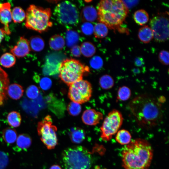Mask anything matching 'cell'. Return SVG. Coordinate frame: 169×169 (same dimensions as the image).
I'll list each match as a JSON object with an SVG mask.
<instances>
[{"label": "cell", "mask_w": 169, "mask_h": 169, "mask_svg": "<svg viewBox=\"0 0 169 169\" xmlns=\"http://www.w3.org/2000/svg\"><path fill=\"white\" fill-rule=\"evenodd\" d=\"M129 109L141 127L149 129L160 123L163 118L162 104L152 95L144 94L132 99Z\"/></svg>", "instance_id": "obj_1"}, {"label": "cell", "mask_w": 169, "mask_h": 169, "mask_svg": "<svg viewBox=\"0 0 169 169\" xmlns=\"http://www.w3.org/2000/svg\"><path fill=\"white\" fill-rule=\"evenodd\" d=\"M153 157V150L146 140L137 138L131 141L122 151V166L124 169H147Z\"/></svg>", "instance_id": "obj_2"}, {"label": "cell", "mask_w": 169, "mask_h": 169, "mask_svg": "<svg viewBox=\"0 0 169 169\" xmlns=\"http://www.w3.org/2000/svg\"><path fill=\"white\" fill-rule=\"evenodd\" d=\"M97 8L100 22L112 29L116 28L122 24L128 13V9L122 0H101Z\"/></svg>", "instance_id": "obj_3"}, {"label": "cell", "mask_w": 169, "mask_h": 169, "mask_svg": "<svg viewBox=\"0 0 169 169\" xmlns=\"http://www.w3.org/2000/svg\"><path fill=\"white\" fill-rule=\"evenodd\" d=\"M62 159L65 169H90L93 162L91 153L81 146L65 149L62 153Z\"/></svg>", "instance_id": "obj_4"}, {"label": "cell", "mask_w": 169, "mask_h": 169, "mask_svg": "<svg viewBox=\"0 0 169 169\" xmlns=\"http://www.w3.org/2000/svg\"><path fill=\"white\" fill-rule=\"evenodd\" d=\"M51 15L50 8L30 5L26 10L25 26L40 33L46 31L53 25L50 21Z\"/></svg>", "instance_id": "obj_5"}, {"label": "cell", "mask_w": 169, "mask_h": 169, "mask_svg": "<svg viewBox=\"0 0 169 169\" xmlns=\"http://www.w3.org/2000/svg\"><path fill=\"white\" fill-rule=\"evenodd\" d=\"M59 76L69 86L74 83L83 79L84 75L90 71L89 67L79 61L73 59H66L60 64Z\"/></svg>", "instance_id": "obj_6"}, {"label": "cell", "mask_w": 169, "mask_h": 169, "mask_svg": "<svg viewBox=\"0 0 169 169\" xmlns=\"http://www.w3.org/2000/svg\"><path fill=\"white\" fill-rule=\"evenodd\" d=\"M54 14L60 24L68 26H75L79 21V13L76 6L69 1L60 3L54 8Z\"/></svg>", "instance_id": "obj_7"}, {"label": "cell", "mask_w": 169, "mask_h": 169, "mask_svg": "<svg viewBox=\"0 0 169 169\" xmlns=\"http://www.w3.org/2000/svg\"><path fill=\"white\" fill-rule=\"evenodd\" d=\"M124 118L121 112L114 109L110 111L105 118L100 128V137L108 141L119 131L121 126Z\"/></svg>", "instance_id": "obj_8"}, {"label": "cell", "mask_w": 169, "mask_h": 169, "mask_svg": "<svg viewBox=\"0 0 169 169\" xmlns=\"http://www.w3.org/2000/svg\"><path fill=\"white\" fill-rule=\"evenodd\" d=\"M37 131L40 139L49 150L54 149L58 143L57 128L53 125L51 117L48 115L38 122Z\"/></svg>", "instance_id": "obj_9"}, {"label": "cell", "mask_w": 169, "mask_h": 169, "mask_svg": "<svg viewBox=\"0 0 169 169\" xmlns=\"http://www.w3.org/2000/svg\"><path fill=\"white\" fill-rule=\"evenodd\" d=\"M69 86L68 96L72 101L82 104L88 102L91 96L92 86L87 80H78Z\"/></svg>", "instance_id": "obj_10"}, {"label": "cell", "mask_w": 169, "mask_h": 169, "mask_svg": "<svg viewBox=\"0 0 169 169\" xmlns=\"http://www.w3.org/2000/svg\"><path fill=\"white\" fill-rule=\"evenodd\" d=\"M150 25L156 41L163 42L168 39L169 20L166 15L161 14L154 16L151 19Z\"/></svg>", "instance_id": "obj_11"}, {"label": "cell", "mask_w": 169, "mask_h": 169, "mask_svg": "<svg viewBox=\"0 0 169 169\" xmlns=\"http://www.w3.org/2000/svg\"><path fill=\"white\" fill-rule=\"evenodd\" d=\"M11 7V4L9 2L0 3V21L3 25V29L7 35L11 33L9 26L12 20Z\"/></svg>", "instance_id": "obj_12"}, {"label": "cell", "mask_w": 169, "mask_h": 169, "mask_svg": "<svg viewBox=\"0 0 169 169\" xmlns=\"http://www.w3.org/2000/svg\"><path fill=\"white\" fill-rule=\"evenodd\" d=\"M30 50L29 41L24 37H21L16 45L11 49L10 52L15 57L21 58L28 55Z\"/></svg>", "instance_id": "obj_13"}, {"label": "cell", "mask_w": 169, "mask_h": 169, "mask_svg": "<svg viewBox=\"0 0 169 169\" xmlns=\"http://www.w3.org/2000/svg\"><path fill=\"white\" fill-rule=\"evenodd\" d=\"M81 118L82 121L85 124L95 125L99 123L103 119V114L95 109H89L83 112Z\"/></svg>", "instance_id": "obj_14"}, {"label": "cell", "mask_w": 169, "mask_h": 169, "mask_svg": "<svg viewBox=\"0 0 169 169\" xmlns=\"http://www.w3.org/2000/svg\"><path fill=\"white\" fill-rule=\"evenodd\" d=\"M9 80L7 73L0 67V105L6 97Z\"/></svg>", "instance_id": "obj_15"}, {"label": "cell", "mask_w": 169, "mask_h": 169, "mask_svg": "<svg viewBox=\"0 0 169 169\" xmlns=\"http://www.w3.org/2000/svg\"><path fill=\"white\" fill-rule=\"evenodd\" d=\"M31 143L32 139L28 135L25 134H20L17 137L15 150L18 151L26 150L30 146Z\"/></svg>", "instance_id": "obj_16"}, {"label": "cell", "mask_w": 169, "mask_h": 169, "mask_svg": "<svg viewBox=\"0 0 169 169\" xmlns=\"http://www.w3.org/2000/svg\"><path fill=\"white\" fill-rule=\"evenodd\" d=\"M81 17L83 21L93 22L97 18V12L93 6H87L82 9Z\"/></svg>", "instance_id": "obj_17"}, {"label": "cell", "mask_w": 169, "mask_h": 169, "mask_svg": "<svg viewBox=\"0 0 169 169\" xmlns=\"http://www.w3.org/2000/svg\"><path fill=\"white\" fill-rule=\"evenodd\" d=\"M69 136L73 142L79 144L81 143L84 140L85 133L82 128L74 127L71 129L69 133Z\"/></svg>", "instance_id": "obj_18"}, {"label": "cell", "mask_w": 169, "mask_h": 169, "mask_svg": "<svg viewBox=\"0 0 169 169\" xmlns=\"http://www.w3.org/2000/svg\"><path fill=\"white\" fill-rule=\"evenodd\" d=\"M138 36L140 41L144 43H149L154 38L151 28L147 25L143 26L139 29Z\"/></svg>", "instance_id": "obj_19"}, {"label": "cell", "mask_w": 169, "mask_h": 169, "mask_svg": "<svg viewBox=\"0 0 169 169\" xmlns=\"http://www.w3.org/2000/svg\"><path fill=\"white\" fill-rule=\"evenodd\" d=\"M7 93L11 98L17 100L19 99L23 96V90L21 85L14 83L8 86Z\"/></svg>", "instance_id": "obj_20"}, {"label": "cell", "mask_w": 169, "mask_h": 169, "mask_svg": "<svg viewBox=\"0 0 169 169\" xmlns=\"http://www.w3.org/2000/svg\"><path fill=\"white\" fill-rule=\"evenodd\" d=\"M65 40L63 37L59 34L52 36L49 41L50 48L53 50L56 51L62 49L65 45Z\"/></svg>", "instance_id": "obj_21"}, {"label": "cell", "mask_w": 169, "mask_h": 169, "mask_svg": "<svg viewBox=\"0 0 169 169\" xmlns=\"http://www.w3.org/2000/svg\"><path fill=\"white\" fill-rule=\"evenodd\" d=\"M29 42L30 49L33 51L39 52L44 48V41L39 36H34L32 37Z\"/></svg>", "instance_id": "obj_22"}, {"label": "cell", "mask_w": 169, "mask_h": 169, "mask_svg": "<svg viewBox=\"0 0 169 169\" xmlns=\"http://www.w3.org/2000/svg\"><path fill=\"white\" fill-rule=\"evenodd\" d=\"M116 141L121 145H127L131 141V136L130 132L125 129H121L116 133Z\"/></svg>", "instance_id": "obj_23"}, {"label": "cell", "mask_w": 169, "mask_h": 169, "mask_svg": "<svg viewBox=\"0 0 169 169\" xmlns=\"http://www.w3.org/2000/svg\"><path fill=\"white\" fill-rule=\"evenodd\" d=\"M16 61L15 57L12 53H6L0 58V64L3 67L9 68L12 67Z\"/></svg>", "instance_id": "obj_24"}, {"label": "cell", "mask_w": 169, "mask_h": 169, "mask_svg": "<svg viewBox=\"0 0 169 169\" xmlns=\"http://www.w3.org/2000/svg\"><path fill=\"white\" fill-rule=\"evenodd\" d=\"M149 15L145 10L139 9L136 11L134 14V19L135 22L140 25L146 23L149 20Z\"/></svg>", "instance_id": "obj_25"}, {"label": "cell", "mask_w": 169, "mask_h": 169, "mask_svg": "<svg viewBox=\"0 0 169 169\" xmlns=\"http://www.w3.org/2000/svg\"><path fill=\"white\" fill-rule=\"evenodd\" d=\"M12 19L14 23H20L26 18V13L20 7L14 8L11 11Z\"/></svg>", "instance_id": "obj_26"}, {"label": "cell", "mask_w": 169, "mask_h": 169, "mask_svg": "<svg viewBox=\"0 0 169 169\" xmlns=\"http://www.w3.org/2000/svg\"><path fill=\"white\" fill-rule=\"evenodd\" d=\"M80 48L81 54L86 57H92L96 52L95 47L92 43L90 42L83 43Z\"/></svg>", "instance_id": "obj_27"}, {"label": "cell", "mask_w": 169, "mask_h": 169, "mask_svg": "<svg viewBox=\"0 0 169 169\" xmlns=\"http://www.w3.org/2000/svg\"><path fill=\"white\" fill-rule=\"evenodd\" d=\"M3 137L6 143L9 144H12L17 139V133L15 130L11 128H7L3 131Z\"/></svg>", "instance_id": "obj_28"}, {"label": "cell", "mask_w": 169, "mask_h": 169, "mask_svg": "<svg viewBox=\"0 0 169 169\" xmlns=\"http://www.w3.org/2000/svg\"><path fill=\"white\" fill-rule=\"evenodd\" d=\"M7 119L9 125L13 127L19 126L21 123L20 115L19 113L16 111L9 113L7 116Z\"/></svg>", "instance_id": "obj_29"}, {"label": "cell", "mask_w": 169, "mask_h": 169, "mask_svg": "<svg viewBox=\"0 0 169 169\" xmlns=\"http://www.w3.org/2000/svg\"><path fill=\"white\" fill-rule=\"evenodd\" d=\"M107 27L104 24L98 23L94 27V33L95 37L102 38L106 37L108 33Z\"/></svg>", "instance_id": "obj_30"}, {"label": "cell", "mask_w": 169, "mask_h": 169, "mask_svg": "<svg viewBox=\"0 0 169 169\" xmlns=\"http://www.w3.org/2000/svg\"><path fill=\"white\" fill-rule=\"evenodd\" d=\"M99 83L101 88L105 90L111 88L114 84V80L112 77L107 74L102 76L100 79Z\"/></svg>", "instance_id": "obj_31"}, {"label": "cell", "mask_w": 169, "mask_h": 169, "mask_svg": "<svg viewBox=\"0 0 169 169\" xmlns=\"http://www.w3.org/2000/svg\"><path fill=\"white\" fill-rule=\"evenodd\" d=\"M131 95L130 89L125 86H121L119 88L117 94V99L122 101L128 100Z\"/></svg>", "instance_id": "obj_32"}, {"label": "cell", "mask_w": 169, "mask_h": 169, "mask_svg": "<svg viewBox=\"0 0 169 169\" xmlns=\"http://www.w3.org/2000/svg\"><path fill=\"white\" fill-rule=\"evenodd\" d=\"M67 110L69 115L76 116L78 115L81 112V107L80 104L72 101L68 104Z\"/></svg>", "instance_id": "obj_33"}, {"label": "cell", "mask_w": 169, "mask_h": 169, "mask_svg": "<svg viewBox=\"0 0 169 169\" xmlns=\"http://www.w3.org/2000/svg\"><path fill=\"white\" fill-rule=\"evenodd\" d=\"M39 90L38 88L34 85H31L27 89L26 94L27 96L32 99L36 98L38 96Z\"/></svg>", "instance_id": "obj_34"}, {"label": "cell", "mask_w": 169, "mask_h": 169, "mask_svg": "<svg viewBox=\"0 0 169 169\" xmlns=\"http://www.w3.org/2000/svg\"><path fill=\"white\" fill-rule=\"evenodd\" d=\"M103 64V62L102 58L98 56L93 57L90 61L91 66L95 69H99L101 68Z\"/></svg>", "instance_id": "obj_35"}, {"label": "cell", "mask_w": 169, "mask_h": 169, "mask_svg": "<svg viewBox=\"0 0 169 169\" xmlns=\"http://www.w3.org/2000/svg\"><path fill=\"white\" fill-rule=\"evenodd\" d=\"M81 31L83 33L86 35H90L94 32V27L89 22L84 23L81 27Z\"/></svg>", "instance_id": "obj_36"}, {"label": "cell", "mask_w": 169, "mask_h": 169, "mask_svg": "<svg viewBox=\"0 0 169 169\" xmlns=\"http://www.w3.org/2000/svg\"><path fill=\"white\" fill-rule=\"evenodd\" d=\"M169 55V52L168 51L165 50L161 51L159 54V60L163 64L168 65Z\"/></svg>", "instance_id": "obj_37"}, {"label": "cell", "mask_w": 169, "mask_h": 169, "mask_svg": "<svg viewBox=\"0 0 169 169\" xmlns=\"http://www.w3.org/2000/svg\"><path fill=\"white\" fill-rule=\"evenodd\" d=\"M39 85L41 88L44 90L49 89L51 86L52 81L51 80L47 77L42 78L40 80Z\"/></svg>", "instance_id": "obj_38"}, {"label": "cell", "mask_w": 169, "mask_h": 169, "mask_svg": "<svg viewBox=\"0 0 169 169\" xmlns=\"http://www.w3.org/2000/svg\"><path fill=\"white\" fill-rule=\"evenodd\" d=\"M8 161V157L6 153L0 151V169H5Z\"/></svg>", "instance_id": "obj_39"}, {"label": "cell", "mask_w": 169, "mask_h": 169, "mask_svg": "<svg viewBox=\"0 0 169 169\" xmlns=\"http://www.w3.org/2000/svg\"><path fill=\"white\" fill-rule=\"evenodd\" d=\"M67 36V40L68 44L69 43V44H71L75 43V42H76L78 38V35L76 33L74 32H68Z\"/></svg>", "instance_id": "obj_40"}, {"label": "cell", "mask_w": 169, "mask_h": 169, "mask_svg": "<svg viewBox=\"0 0 169 169\" xmlns=\"http://www.w3.org/2000/svg\"><path fill=\"white\" fill-rule=\"evenodd\" d=\"M71 52L72 55L76 57H79L81 54L80 47L77 45L74 46L71 49Z\"/></svg>", "instance_id": "obj_41"}, {"label": "cell", "mask_w": 169, "mask_h": 169, "mask_svg": "<svg viewBox=\"0 0 169 169\" xmlns=\"http://www.w3.org/2000/svg\"><path fill=\"white\" fill-rule=\"evenodd\" d=\"M143 62V60L142 58L140 57H138L135 60V63L137 66H140L141 65Z\"/></svg>", "instance_id": "obj_42"}, {"label": "cell", "mask_w": 169, "mask_h": 169, "mask_svg": "<svg viewBox=\"0 0 169 169\" xmlns=\"http://www.w3.org/2000/svg\"><path fill=\"white\" fill-rule=\"evenodd\" d=\"M5 34L3 28H0V44Z\"/></svg>", "instance_id": "obj_43"}, {"label": "cell", "mask_w": 169, "mask_h": 169, "mask_svg": "<svg viewBox=\"0 0 169 169\" xmlns=\"http://www.w3.org/2000/svg\"><path fill=\"white\" fill-rule=\"evenodd\" d=\"M49 169H62L59 166L57 165H54L51 166Z\"/></svg>", "instance_id": "obj_44"}]
</instances>
